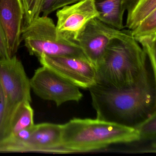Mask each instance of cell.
Returning a JSON list of instances; mask_svg holds the SVG:
<instances>
[{"mask_svg": "<svg viewBox=\"0 0 156 156\" xmlns=\"http://www.w3.org/2000/svg\"><path fill=\"white\" fill-rule=\"evenodd\" d=\"M156 79L149 72L128 88L116 89L96 83L88 89L96 118L136 129L156 112Z\"/></svg>", "mask_w": 156, "mask_h": 156, "instance_id": "cell-1", "label": "cell"}, {"mask_svg": "<svg viewBox=\"0 0 156 156\" xmlns=\"http://www.w3.org/2000/svg\"><path fill=\"white\" fill-rule=\"evenodd\" d=\"M147 58L130 31L120 30L96 68V83L116 89L134 86L149 72Z\"/></svg>", "mask_w": 156, "mask_h": 156, "instance_id": "cell-2", "label": "cell"}, {"mask_svg": "<svg viewBox=\"0 0 156 156\" xmlns=\"http://www.w3.org/2000/svg\"><path fill=\"white\" fill-rule=\"evenodd\" d=\"M61 153L87 152L140 140L136 129L96 119H73L63 124Z\"/></svg>", "mask_w": 156, "mask_h": 156, "instance_id": "cell-3", "label": "cell"}, {"mask_svg": "<svg viewBox=\"0 0 156 156\" xmlns=\"http://www.w3.org/2000/svg\"><path fill=\"white\" fill-rule=\"evenodd\" d=\"M21 40L30 54L38 57L46 55L87 59L77 42L59 37L55 24L48 16L40 15L25 24Z\"/></svg>", "mask_w": 156, "mask_h": 156, "instance_id": "cell-4", "label": "cell"}, {"mask_svg": "<svg viewBox=\"0 0 156 156\" xmlns=\"http://www.w3.org/2000/svg\"><path fill=\"white\" fill-rule=\"evenodd\" d=\"M0 85L5 100L2 141L7 137L13 118L20 107L24 103L31 102L30 79L26 74L22 63L16 55L0 59Z\"/></svg>", "mask_w": 156, "mask_h": 156, "instance_id": "cell-5", "label": "cell"}, {"mask_svg": "<svg viewBox=\"0 0 156 156\" xmlns=\"http://www.w3.org/2000/svg\"><path fill=\"white\" fill-rule=\"evenodd\" d=\"M30 85L40 98L53 101L57 106L69 101L79 102L83 96L79 87L44 66L35 71Z\"/></svg>", "mask_w": 156, "mask_h": 156, "instance_id": "cell-6", "label": "cell"}, {"mask_svg": "<svg viewBox=\"0 0 156 156\" xmlns=\"http://www.w3.org/2000/svg\"><path fill=\"white\" fill-rule=\"evenodd\" d=\"M42 66L79 88L89 89L96 83V68L87 59L70 56L38 57Z\"/></svg>", "mask_w": 156, "mask_h": 156, "instance_id": "cell-7", "label": "cell"}, {"mask_svg": "<svg viewBox=\"0 0 156 156\" xmlns=\"http://www.w3.org/2000/svg\"><path fill=\"white\" fill-rule=\"evenodd\" d=\"M56 16L59 37L77 42L80 33L90 20L98 18V12L94 0H80L58 9Z\"/></svg>", "mask_w": 156, "mask_h": 156, "instance_id": "cell-8", "label": "cell"}, {"mask_svg": "<svg viewBox=\"0 0 156 156\" xmlns=\"http://www.w3.org/2000/svg\"><path fill=\"white\" fill-rule=\"evenodd\" d=\"M119 30L96 18L90 20L80 33L77 43L87 60L95 68L103 59L110 41Z\"/></svg>", "mask_w": 156, "mask_h": 156, "instance_id": "cell-9", "label": "cell"}, {"mask_svg": "<svg viewBox=\"0 0 156 156\" xmlns=\"http://www.w3.org/2000/svg\"><path fill=\"white\" fill-rule=\"evenodd\" d=\"M126 27L137 41L156 36V0H126Z\"/></svg>", "mask_w": 156, "mask_h": 156, "instance_id": "cell-10", "label": "cell"}, {"mask_svg": "<svg viewBox=\"0 0 156 156\" xmlns=\"http://www.w3.org/2000/svg\"><path fill=\"white\" fill-rule=\"evenodd\" d=\"M24 16L22 0H0V23L6 36L10 57L15 55L20 48Z\"/></svg>", "mask_w": 156, "mask_h": 156, "instance_id": "cell-11", "label": "cell"}, {"mask_svg": "<svg viewBox=\"0 0 156 156\" xmlns=\"http://www.w3.org/2000/svg\"><path fill=\"white\" fill-rule=\"evenodd\" d=\"M62 136V125L50 123L34 125L30 138L19 152L61 153Z\"/></svg>", "mask_w": 156, "mask_h": 156, "instance_id": "cell-12", "label": "cell"}, {"mask_svg": "<svg viewBox=\"0 0 156 156\" xmlns=\"http://www.w3.org/2000/svg\"><path fill=\"white\" fill-rule=\"evenodd\" d=\"M98 12V18L102 22L119 30L124 29L126 0H94Z\"/></svg>", "mask_w": 156, "mask_h": 156, "instance_id": "cell-13", "label": "cell"}, {"mask_svg": "<svg viewBox=\"0 0 156 156\" xmlns=\"http://www.w3.org/2000/svg\"><path fill=\"white\" fill-rule=\"evenodd\" d=\"M30 103H24L20 107L13 118L9 134L3 141L13 136L20 130L34 126V110Z\"/></svg>", "mask_w": 156, "mask_h": 156, "instance_id": "cell-14", "label": "cell"}, {"mask_svg": "<svg viewBox=\"0 0 156 156\" xmlns=\"http://www.w3.org/2000/svg\"><path fill=\"white\" fill-rule=\"evenodd\" d=\"M140 140H153L156 137V112L140 123L136 128Z\"/></svg>", "mask_w": 156, "mask_h": 156, "instance_id": "cell-15", "label": "cell"}, {"mask_svg": "<svg viewBox=\"0 0 156 156\" xmlns=\"http://www.w3.org/2000/svg\"><path fill=\"white\" fill-rule=\"evenodd\" d=\"M149 58L153 75L156 76V36L143 37L137 40Z\"/></svg>", "mask_w": 156, "mask_h": 156, "instance_id": "cell-16", "label": "cell"}, {"mask_svg": "<svg viewBox=\"0 0 156 156\" xmlns=\"http://www.w3.org/2000/svg\"><path fill=\"white\" fill-rule=\"evenodd\" d=\"M80 0H44L41 9V14L48 16L59 9L75 3Z\"/></svg>", "mask_w": 156, "mask_h": 156, "instance_id": "cell-17", "label": "cell"}, {"mask_svg": "<svg viewBox=\"0 0 156 156\" xmlns=\"http://www.w3.org/2000/svg\"><path fill=\"white\" fill-rule=\"evenodd\" d=\"M5 100L4 93L0 85V143L3 140L5 123Z\"/></svg>", "mask_w": 156, "mask_h": 156, "instance_id": "cell-18", "label": "cell"}, {"mask_svg": "<svg viewBox=\"0 0 156 156\" xmlns=\"http://www.w3.org/2000/svg\"><path fill=\"white\" fill-rule=\"evenodd\" d=\"M6 36L0 23V59L9 58Z\"/></svg>", "mask_w": 156, "mask_h": 156, "instance_id": "cell-19", "label": "cell"}, {"mask_svg": "<svg viewBox=\"0 0 156 156\" xmlns=\"http://www.w3.org/2000/svg\"><path fill=\"white\" fill-rule=\"evenodd\" d=\"M22 1L23 4L24 12H25L29 9L32 0H22Z\"/></svg>", "mask_w": 156, "mask_h": 156, "instance_id": "cell-20", "label": "cell"}]
</instances>
